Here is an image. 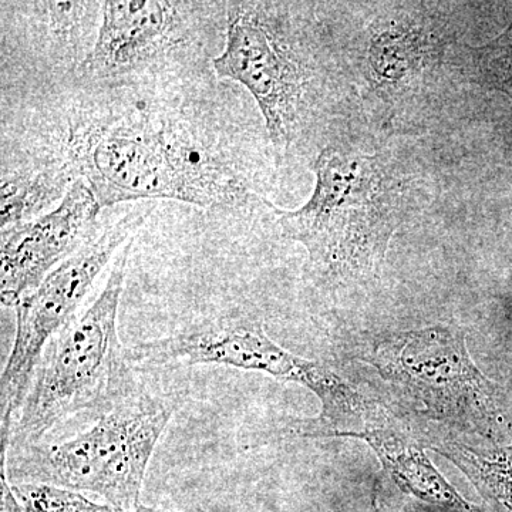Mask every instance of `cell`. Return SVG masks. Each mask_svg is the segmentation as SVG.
Returning a JSON list of instances; mask_svg holds the SVG:
<instances>
[{
  "label": "cell",
  "mask_w": 512,
  "mask_h": 512,
  "mask_svg": "<svg viewBox=\"0 0 512 512\" xmlns=\"http://www.w3.org/2000/svg\"><path fill=\"white\" fill-rule=\"evenodd\" d=\"M101 5L99 36L83 62V73L92 79L134 72L187 39L184 3L110 0Z\"/></svg>",
  "instance_id": "cell-10"
},
{
  "label": "cell",
  "mask_w": 512,
  "mask_h": 512,
  "mask_svg": "<svg viewBox=\"0 0 512 512\" xmlns=\"http://www.w3.org/2000/svg\"><path fill=\"white\" fill-rule=\"evenodd\" d=\"M73 163L101 208L136 200L235 207L248 198L245 185L220 158L150 120L92 128L76 144Z\"/></svg>",
  "instance_id": "cell-3"
},
{
  "label": "cell",
  "mask_w": 512,
  "mask_h": 512,
  "mask_svg": "<svg viewBox=\"0 0 512 512\" xmlns=\"http://www.w3.org/2000/svg\"><path fill=\"white\" fill-rule=\"evenodd\" d=\"M130 251L128 242L96 299L46 346L2 454L42 443L69 417L99 419L137 389L140 380L117 330Z\"/></svg>",
  "instance_id": "cell-2"
},
{
  "label": "cell",
  "mask_w": 512,
  "mask_h": 512,
  "mask_svg": "<svg viewBox=\"0 0 512 512\" xmlns=\"http://www.w3.org/2000/svg\"><path fill=\"white\" fill-rule=\"evenodd\" d=\"M128 355L134 365L227 366L301 384L322 404L318 419L293 424L292 430L302 437H356L383 416L328 367L293 355L259 323L242 315L198 320L164 338L137 343L128 348Z\"/></svg>",
  "instance_id": "cell-5"
},
{
  "label": "cell",
  "mask_w": 512,
  "mask_h": 512,
  "mask_svg": "<svg viewBox=\"0 0 512 512\" xmlns=\"http://www.w3.org/2000/svg\"><path fill=\"white\" fill-rule=\"evenodd\" d=\"M369 362L431 419L491 439L500 430V387L474 365L463 330L437 325L394 333L377 340Z\"/></svg>",
  "instance_id": "cell-6"
},
{
  "label": "cell",
  "mask_w": 512,
  "mask_h": 512,
  "mask_svg": "<svg viewBox=\"0 0 512 512\" xmlns=\"http://www.w3.org/2000/svg\"><path fill=\"white\" fill-rule=\"evenodd\" d=\"M0 485H2V512H26L18 497H16L15 490H13L9 478L6 476L3 464L2 471H0Z\"/></svg>",
  "instance_id": "cell-15"
},
{
  "label": "cell",
  "mask_w": 512,
  "mask_h": 512,
  "mask_svg": "<svg viewBox=\"0 0 512 512\" xmlns=\"http://www.w3.org/2000/svg\"><path fill=\"white\" fill-rule=\"evenodd\" d=\"M100 210L93 191L79 178L52 211L2 231V305H18L50 272L84 247L94 237V221Z\"/></svg>",
  "instance_id": "cell-9"
},
{
  "label": "cell",
  "mask_w": 512,
  "mask_h": 512,
  "mask_svg": "<svg viewBox=\"0 0 512 512\" xmlns=\"http://www.w3.org/2000/svg\"><path fill=\"white\" fill-rule=\"evenodd\" d=\"M148 214H127L101 234L94 235L15 306L16 335L0 384L2 444L25 402L46 346L79 315L99 276L111 259L120 254L121 245L130 242L131 235L136 234Z\"/></svg>",
  "instance_id": "cell-7"
},
{
  "label": "cell",
  "mask_w": 512,
  "mask_h": 512,
  "mask_svg": "<svg viewBox=\"0 0 512 512\" xmlns=\"http://www.w3.org/2000/svg\"><path fill=\"white\" fill-rule=\"evenodd\" d=\"M433 450L460 468L485 501L488 512H512V444L477 450L451 441Z\"/></svg>",
  "instance_id": "cell-12"
},
{
  "label": "cell",
  "mask_w": 512,
  "mask_h": 512,
  "mask_svg": "<svg viewBox=\"0 0 512 512\" xmlns=\"http://www.w3.org/2000/svg\"><path fill=\"white\" fill-rule=\"evenodd\" d=\"M214 67L225 79L247 87L264 116L276 146L291 140L303 93L305 74L265 10L251 3L228 9L227 45Z\"/></svg>",
  "instance_id": "cell-8"
},
{
  "label": "cell",
  "mask_w": 512,
  "mask_h": 512,
  "mask_svg": "<svg viewBox=\"0 0 512 512\" xmlns=\"http://www.w3.org/2000/svg\"><path fill=\"white\" fill-rule=\"evenodd\" d=\"M419 39L416 32L382 33L373 46V57L370 62L380 79L396 80L404 76V72L414 67L419 60ZM370 50V52H372Z\"/></svg>",
  "instance_id": "cell-14"
},
{
  "label": "cell",
  "mask_w": 512,
  "mask_h": 512,
  "mask_svg": "<svg viewBox=\"0 0 512 512\" xmlns=\"http://www.w3.org/2000/svg\"><path fill=\"white\" fill-rule=\"evenodd\" d=\"M311 198L279 212L284 237L308 251V272L323 285L365 281L382 271L403 217L404 188L380 158L328 147L315 163Z\"/></svg>",
  "instance_id": "cell-1"
},
{
  "label": "cell",
  "mask_w": 512,
  "mask_h": 512,
  "mask_svg": "<svg viewBox=\"0 0 512 512\" xmlns=\"http://www.w3.org/2000/svg\"><path fill=\"white\" fill-rule=\"evenodd\" d=\"M16 497L26 512H178L157 510L138 505L137 508H121L111 504H99L80 493L50 487V485H12Z\"/></svg>",
  "instance_id": "cell-13"
},
{
  "label": "cell",
  "mask_w": 512,
  "mask_h": 512,
  "mask_svg": "<svg viewBox=\"0 0 512 512\" xmlns=\"http://www.w3.org/2000/svg\"><path fill=\"white\" fill-rule=\"evenodd\" d=\"M498 40H500V42L503 43V45L507 47V49H510V52H512V46L508 45L507 40H505L503 36L498 37ZM507 57H510V60L512 62V53H510V55H508Z\"/></svg>",
  "instance_id": "cell-16"
},
{
  "label": "cell",
  "mask_w": 512,
  "mask_h": 512,
  "mask_svg": "<svg viewBox=\"0 0 512 512\" xmlns=\"http://www.w3.org/2000/svg\"><path fill=\"white\" fill-rule=\"evenodd\" d=\"M66 165L3 174L0 192L2 231L52 211L66 197L70 184Z\"/></svg>",
  "instance_id": "cell-11"
},
{
  "label": "cell",
  "mask_w": 512,
  "mask_h": 512,
  "mask_svg": "<svg viewBox=\"0 0 512 512\" xmlns=\"http://www.w3.org/2000/svg\"><path fill=\"white\" fill-rule=\"evenodd\" d=\"M178 406L175 397L153 393L140 382L72 439L9 450L8 460L2 457L6 476L12 485H50L137 508L151 457Z\"/></svg>",
  "instance_id": "cell-4"
}]
</instances>
